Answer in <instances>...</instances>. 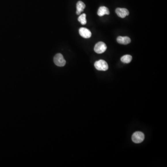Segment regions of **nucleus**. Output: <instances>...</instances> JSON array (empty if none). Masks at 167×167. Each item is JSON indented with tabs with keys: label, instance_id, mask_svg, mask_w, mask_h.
<instances>
[{
	"label": "nucleus",
	"instance_id": "nucleus-1",
	"mask_svg": "<svg viewBox=\"0 0 167 167\" xmlns=\"http://www.w3.org/2000/svg\"><path fill=\"white\" fill-rule=\"evenodd\" d=\"M94 67L96 69L101 71H105L108 69V65L105 60H100L96 61L94 63Z\"/></svg>",
	"mask_w": 167,
	"mask_h": 167
},
{
	"label": "nucleus",
	"instance_id": "nucleus-2",
	"mask_svg": "<svg viewBox=\"0 0 167 167\" xmlns=\"http://www.w3.org/2000/svg\"><path fill=\"white\" fill-rule=\"evenodd\" d=\"M54 63L58 67H64L66 64V61L61 54H56L54 58Z\"/></svg>",
	"mask_w": 167,
	"mask_h": 167
},
{
	"label": "nucleus",
	"instance_id": "nucleus-3",
	"mask_svg": "<svg viewBox=\"0 0 167 167\" xmlns=\"http://www.w3.org/2000/svg\"><path fill=\"white\" fill-rule=\"evenodd\" d=\"M145 135L140 131H136L134 133L132 136V140L135 143H139L143 142L145 139Z\"/></svg>",
	"mask_w": 167,
	"mask_h": 167
},
{
	"label": "nucleus",
	"instance_id": "nucleus-4",
	"mask_svg": "<svg viewBox=\"0 0 167 167\" xmlns=\"http://www.w3.org/2000/svg\"><path fill=\"white\" fill-rule=\"evenodd\" d=\"M107 49V46L103 42H98L95 45L94 50L97 54H101L104 53Z\"/></svg>",
	"mask_w": 167,
	"mask_h": 167
},
{
	"label": "nucleus",
	"instance_id": "nucleus-5",
	"mask_svg": "<svg viewBox=\"0 0 167 167\" xmlns=\"http://www.w3.org/2000/svg\"><path fill=\"white\" fill-rule=\"evenodd\" d=\"M79 33L84 38L88 39L92 36V33L88 29L85 28H81L79 29Z\"/></svg>",
	"mask_w": 167,
	"mask_h": 167
},
{
	"label": "nucleus",
	"instance_id": "nucleus-6",
	"mask_svg": "<svg viewBox=\"0 0 167 167\" xmlns=\"http://www.w3.org/2000/svg\"><path fill=\"white\" fill-rule=\"evenodd\" d=\"M115 11L117 15L121 18H125V17L129 14V11L126 8H117Z\"/></svg>",
	"mask_w": 167,
	"mask_h": 167
},
{
	"label": "nucleus",
	"instance_id": "nucleus-7",
	"mask_svg": "<svg viewBox=\"0 0 167 167\" xmlns=\"http://www.w3.org/2000/svg\"><path fill=\"white\" fill-rule=\"evenodd\" d=\"M117 42L118 43L123 45H127L131 41L130 39L127 36H118L117 39Z\"/></svg>",
	"mask_w": 167,
	"mask_h": 167
},
{
	"label": "nucleus",
	"instance_id": "nucleus-8",
	"mask_svg": "<svg viewBox=\"0 0 167 167\" xmlns=\"http://www.w3.org/2000/svg\"><path fill=\"white\" fill-rule=\"evenodd\" d=\"M110 14V11L107 7H105V6H102V7H100L98 11V16H103L105 14Z\"/></svg>",
	"mask_w": 167,
	"mask_h": 167
},
{
	"label": "nucleus",
	"instance_id": "nucleus-9",
	"mask_svg": "<svg viewBox=\"0 0 167 167\" xmlns=\"http://www.w3.org/2000/svg\"><path fill=\"white\" fill-rule=\"evenodd\" d=\"M77 11L76 14L78 15H80V14L84 11V10L86 7L85 4L82 1H78L76 5Z\"/></svg>",
	"mask_w": 167,
	"mask_h": 167
},
{
	"label": "nucleus",
	"instance_id": "nucleus-10",
	"mask_svg": "<svg viewBox=\"0 0 167 167\" xmlns=\"http://www.w3.org/2000/svg\"><path fill=\"white\" fill-rule=\"evenodd\" d=\"M132 59V56L130 55H125L121 58V61L124 63L128 64L131 62Z\"/></svg>",
	"mask_w": 167,
	"mask_h": 167
},
{
	"label": "nucleus",
	"instance_id": "nucleus-11",
	"mask_svg": "<svg viewBox=\"0 0 167 167\" xmlns=\"http://www.w3.org/2000/svg\"><path fill=\"white\" fill-rule=\"evenodd\" d=\"M79 22L81 23L82 25H86L87 23V20L86 19V14H81L80 16H79L78 18Z\"/></svg>",
	"mask_w": 167,
	"mask_h": 167
}]
</instances>
